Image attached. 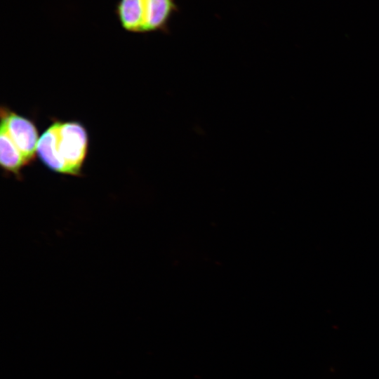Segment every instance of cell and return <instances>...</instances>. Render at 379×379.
Listing matches in <instances>:
<instances>
[{"label":"cell","mask_w":379,"mask_h":379,"mask_svg":"<svg viewBox=\"0 0 379 379\" xmlns=\"http://www.w3.org/2000/svg\"><path fill=\"white\" fill-rule=\"evenodd\" d=\"M58 146L67 175L79 176L88 148V135L77 121H59Z\"/></svg>","instance_id":"1"},{"label":"cell","mask_w":379,"mask_h":379,"mask_svg":"<svg viewBox=\"0 0 379 379\" xmlns=\"http://www.w3.org/2000/svg\"><path fill=\"white\" fill-rule=\"evenodd\" d=\"M1 125L5 128L28 164H31L36 155L39 139L34 123L31 119L2 106Z\"/></svg>","instance_id":"2"},{"label":"cell","mask_w":379,"mask_h":379,"mask_svg":"<svg viewBox=\"0 0 379 379\" xmlns=\"http://www.w3.org/2000/svg\"><path fill=\"white\" fill-rule=\"evenodd\" d=\"M114 13L122 28L129 32L144 33L145 0H119Z\"/></svg>","instance_id":"4"},{"label":"cell","mask_w":379,"mask_h":379,"mask_svg":"<svg viewBox=\"0 0 379 379\" xmlns=\"http://www.w3.org/2000/svg\"><path fill=\"white\" fill-rule=\"evenodd\" d=\"M0 164L2 169L17 178H20L21 171L28 164L22 153L11 140L5 128L0 129Z\"/></svg>","instance_id":"6"},{"label":"cell","mask_w":379,"mask_h":379,"mask_svg":"<svg viewBox=\"0 0 379 379\" xmlns=\"http://www.w3.org/2000/svg\"><path fill=\"white\" fill-rule=\"evenodd\" d=\"M58 120L54 121L39 137L36 155L49 170L67 175L58 146Z\"/></svg>","instance_id":"3"},{"label":"cell","mask_w":379,"mask_h":379,"mask_svg":"<svg viewBox=\"0 0 379 379\" xmlns=\"http://www.w3.org/2000/svg\"><path fill=\"white\" fill-rule=\"evenodd\" d=\"M176 10L174 0H145V32L165 31Z\"/></svg>","instance_id":"5"}]
</instances>
